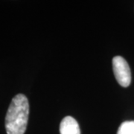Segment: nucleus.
I'll return each mask as SVG.
<instances>
[{"label": "nucleus", "mask_w": 134, "mask_h": 134, "mask_svg": "<svg viewBox=\"0 0 134 134\" xmlns=\"http://www.w3.org/2000/svg\"><path fill=\"white\" fill-rule=\"evenodd\" d=\"M113 68L118 83L123 87H127L131 82V72L125 58L115 56L113 59Z\"/></svg>", "instance_id": "obj_2"}, {"label": "nucleus", "mask_w": 134, "mask_h": 134, "mask_svg": "<svg viewBox=\"0 0 134 134\" xmlns=\"http://www.w3.org/2000/svg\"><path fill=\"white\" fill-rule=\"evenodd\" d=\"M117 134H134V121H127L120 125Z\"/></svg>", "instance_id": "obj_4"}, {"label": "nucleus", "mask_w": 134, "mask_h": 134, "mask_svg": "<svg viewBox=\"0 0 134 134\" xmlns=\"http://www.w3.org/2000/svg\"><path fill=\"white\" fill-rule=\"evenodd\" d=\"M29 104L23 94L14 96L5 116L7 134H24L29 120Z\"/></svg>", "instance_id": "obj_1"}, {"label": "nucleus", "mask_w": 134, "mask_h": 134, "mask_svg": "<svg viewBox=\"0 0 134 134\" xmlns=\"http://www.w3.org/2000/svg\"><path fill=\"white\" fill-rule=\"evenodd\" d=\"M60 134H81L78 123L72 116H66L60 125Z\"/></svg>", "instance_id": "obj_3"}]
</instances>
